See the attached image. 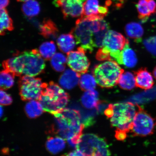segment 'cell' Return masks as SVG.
I'll return each instance as SVG.
<instances>
[{"instance_id":"6da1fadb","label":"cell","mask_w":156,"mask_h":156,"mask_svg":"<svg viewBox=\"0 0 156 156\" xmlns=\"http://www.w3.org/2000/svg\"><path fill=\"white\" fill-rule=\"evenodd\" d=\"M54 115V123L51 133L67 140L70 146L76 147L85 127L80 113L75 109L65 108Z\"/></svg>"},{"instance_id":"7a4b0ae2","label":"cell","mask_w":156,"mask_h":156,"mask_svg":"<svg viewBox=\"0 0 156 156\" xmlns=\"http://www.w3.org/2000/svg\"><path fill=\"white\" fill-rule=\"evenodd\" d=\"M136 112L133 103L127 102L110 104L104 113L116 131L127 133L131 131Z\"/></svg>"},{"instance_id":"3957f363","label":"cell","mask_w":156,"mask_h":156,"mask_svg":"<svg viewBox=\"0 0 156 156\" xmlns=\"http://www.w3.org/2000/svg\"><path fill=\"white\" fill-rule=\"evenodd\" d=\"M69 98V94L61 87L50 81L38 100L45 112L54 115L64 108Z\"/></svg>"},{"instance_id":"277c9868","label":"cell","mask_w":156,"mask_h":156,"mask_svg":"<svg viewBox=\"0 0 156 156\" xmlns=\"http://www.w3.org/2000/svg\"><path fill=\"white\" fill-rule=\"evenodd\" d=\"M97 17L81 16L76 21L75 26L70 33L73 35L79 47L86 52H92L95 46L94 42L95 19Z\"/></svg>"},{"instance_id":"5b68a950","label":"cell","mask_w":156,"mask_h":156,"mask_svg":"<svg viewBox=\"0 0 156 156\" xmlns=\"http://www.w3.org/2000/svg\"><path fill=\"white\" fill-rule=\"evenodd\" d=\"M124 71L117 62L110 60L95 66L93 74L100 87L110 88L118 83L120 75Z\"/></svg>"},{"instance_id":"8992f818","label":"cell","mask_w":156,"mask_h":156,"mask_svg":"<svg viewBox=\"0 0 156 156\" xmlns=\"http://www.w3.org/2000/svg\"><path fill=\"white\" fill-rule=\"evenodd\" d=\"M76 147L85 156H111L109 146L106 140L96 134H83Z\"/></svg>"},{"instance_id":"52a82bcc","label":"cell","mask_w":156,"mask_h":156,"mask_svg":"<svg viewBox=\"0 0 156 156\" xmlns=\"http://www.w3.org/2000/svg\"><path fill=\"white\" fill-rule=\"evenodd\" d=\"M48 84L43 83L40 78L27 75L22 76L19 81L21 99L23 101L39 100Z\"/></svg>"},{"instance_id":"ba28073f","label":"cell","mask_w":156,"mask_h":156,"mask_svg":"<svg viewBox=\"0 0 156 156\" xmlns=\"http://www.w3.org/2000/svg\"><path fill=\"white\" fill-rule=\"evenodd\" d=\"M136 106L138 110L130 131L133 136L142 137L151 135L154 132L156 120L141 107Z\"/></svg>"},{"instance_id":"9c48e42d","label":"cell","mask_w":156,"mask_h":156,"mask_svg":"<svg viewBox=\"0 0 156 156\" xmlns=\"http://www.w3.org/2000/svg\"><path fill=\"white\" fill-rule=\"evenodd\" d=\"M20 53L22 56L23 75L34 77L43 73L45 63L39 51L33 49Z\"/></svg>"},{"instance_id":"30bf717a","label":"cell","mask_w":156,"mask_h":156,"mask_svg":"<svg viewBox=\"0 0 156 156\" xmlns=\"http://www.w3.org/2000/svg\"><path fill=\"white\" fill-rule=\"evenodd\" d=\"M85 52L82 48L79 47L77 51H71L67 54L68 66L81 75L86 73L90 65V62L86 56Z\"/></svg>"},{"instance_id":"8fae6325","label":"cell","mask_w":156,"mask_h":156,"mask_svg":"<svg viewBox=\"0 0 156 156\" xmlns=\"http://www.w3.org/2000/svg\"><path fill=\"white\" fill-rule=\"evenodd\" d=\"M128 41V39L120 33L109 30L103 41V46L101 48L110 55L111 52L122 51Z\"/></svg>"},{"instance_id":"7c38bea8","label":"cell","mask_w":156,"mask_h":156,"mask_svg":"<svg viewBox=\"0 0 156 156\" xmlns=\"http://www.w3.org/2000/svg\"><path fill=\"white\" fill-rule=\"evenodd\" d=\"M87 0H55L54 3L60 7L64 18L80 17L83 15V4Z\"/></svg>"},{"instance_id":"4fadbf2b","label":"cell","mask_w":156,"mask_h":156,"mask_svg":"<svg viewBox=\"0 0 156 156\" xmlns=\"http://www.w3.org/2000/svg\"><path fill=\"white\" fill-rule=\"evenodd\" d=\"M136 86L148 90L153 87L154 81L151 73L145 68H142L135 73Z\"/></svg>"},{"instance_id":"5bb4252c","label":"cell","mask_w":156,"mask_h":156,"mask_svg":"<svg viewBox=\"0 0 156 156\" xmlns=\"http://www.w3.org/2000/svg\"><path fill=\"white\" fill-rule=\"evenodd\" d=\"M81 74L76 73L73 69L66 70L62 74L59 79V83L64 88L71 90L79 83Z\"/></svg>"},{"instance_id":"9a60e30c","label":"cell","mask_w":156,"mask_h":156,"mask_svg":"<svg viewBox=\"0 0 156 156\" xmlns=\"http://www.w3.org/2000/svg\"><path fill=\"white\" fill-rule=\"evenodd\" d=\"M40 34L47 39L55 40L57 38L58 31L55 23L50 19L44 20L40 28Z\"/></svg>"},{"instance_id":"2e32d148","label":"cell","mask_w":156,"mask_h":156,"mask_svg":"<svg viewBox=\"0 0 156 156\" xmlns=\"http://www.w3.org/2000/svg\"><path fill=\"white\" fill-rule=\"evenodd\" d=\"M57 44L62 51L68 53L72 51L75 46V38L72 34H63L58 37Z\"/></svg>"},{"instance_id":"e0dca14e","label":"cell","mask_w":156,"mask_h":156,"mask_svg":"<svg viewBox=\"0 0 156 156\" xmlns=\"http://www.w3.org/2000/svg\"><path fill=\"white\" fill-rule=\"evenodd\" d=\"M81 102L83 106L87 109L96 108L101 103L98 92L94 90L85 91L81 97Z\"/></svg>"},{"instance_id":"ac0fdd59","label":"cell","mask_w":156,"mask_h":156,"mask_svg":"<svg viewBox=\"0 0 156 156\" xmlns=\"http://www.w3.org/2000/svg\"><path fill=\"white\" fill-rule=\"evenodd\" d=\"M46 145L47 150L55 155L63 151L65 147L66 142L61 136H51L48 138Z\"/></svg>"},{"instance_id":"d6986e66","label":"cell","mask_w":156,"mask_h":156,"mask_svg":"<svg viewBox=\"0 0 156 156\" xmlns=\"http://www.w3.org/2000/svg\"><path fill=\"white\" fill-rule=\"evenodd\" d=\"M122 64L128 68H133L137 64V57L135 52L130 48L129 41L122 51Z\"/></svg>"},{"instance_id":"ffe728a7","label":"cell","mask_w":156,"mask_h":156,"mask_svg":"<svg viewBox=\"0 0 156 156\" xmlns=\"http://www.w3.org/2000/svg\"><path fill=\"white\" fill-rule=\"evenodd\" d=\"M100 6L98 0H87L83 4V12L81 16L97 17L104 19L99 14Z\"/></svg>"},{"instance_id":"44dd1931","label":"cell","mask_w":156,"mask_h":156,"mask_svg":"<svg viewBox=\"0 0 156 156\" xmlns=\"http://www.w3.org/2000/svg\"><path fill=\"white\" fill-rule=\"evenodd\" d=\"M125 31L127 35L130 38L139 42L143 36L144 30L139 23L132 22L126 25Z\"/></svg>"},{"instance_id":"7402d4cb","label":"cell","mask_w":156,"mask_h":156,"mask_svg":"<svg viewBox=\"0 0 156 156\" xmlns=\"http://www.w3.org/2000/svg\"><path fill=\"white\" fill-rule=\"evenodd\" d=\"M44 110L40 102L35 100L27 103L25 107L27 115L31 119L36 118L41 116L44 112Z\"/></svg>"},{"instance_id":"603a6c76","label":"cell","mask_w":156,"mask_h":156,"mask_svg":"<svg viewBox=\"0 0 156 156\" xmlns=\"http://www.w3.org/2000/svg\"><path fill=\"white\" fill-rule=\"evenodd\" d=\"M118 83L122 89L131 90L136 86L135 75L130 72L124 71L120 75Z\"/></svg>"},{"instance_id":"cb8c5ba5","label":"cell","mask_w":156,"mask_h":156,"mask_svg":"<svg viewBox=\"0 0 156 156\" xmlns=\"http://www.w3.org/2000/svg\"><path fill=\"white\" fill-rule=\"evenodd\" d=\"M21 9L26 16L32 17L40 13V7L38 2L36 0H28L23 4Z\"/></svg>"},{"instance_id":"d4e9b609","label":"cell","mask_w":156,"mask_h":156,"mask_svg":"<svg viewBox=\"0 0 156 156\" xmlns=\"http://www.w3.org/2000/svg\"><path fill=\"white\" fill-rule=\"evenodd\" d=\"M0 19V34L1 36H3L5 34V31H12L14 29L13 21L5 9H1Z\"/></svg>"},{"instance_id":"484cf974","label":"cell","mask_w":156,"mask_h":156,"mask_svg":"<svg viewBox=\"0 0 156 156\" xmlns=\"http://www.w3.org/2000/svg\"><path fill=\"white\" fill-rule=\"evenodd\" d=\"M97 83L94 76L86 73L81 76L79 82L80 87L82 90L84 91L94 90L96 87Z\"/></svg>"},{"instance_id":"4316f807","label":"cell","mask_w":156,"mask_h":156,"mask_svg":"<svg viewBox=\"0 0 156 156\" xmlns=\"http://www.w3.org/2000/svg\"><path fill=\"white\" fill-rule=\"evenodd\" d=\"M56 47L54 42H46L43 43L39 48V52L45 60H48L51 58L55 54Z\"/></svg>"},{"instance_id":"83f0119b","label":"cell","mask_w":156,"mask_h":156,"mask_svg":"<svg viewBox=\"0 0 156 156\" xmlns=\"http://www.w3.org/2000/svg\"><path fill=\"white\" fill-rule=\"evenodd\" d=\"M67 62V58L63 54L56 53L51 58V64L55 71L60 73L65 70Z\"/></svg>"},{"instance_id":"f1b7e54d","label":"cell","mask_w":156,"mask_h":156,"mask_svg":"<svg viewBox=\"0 0 156 156\" xmlns=\"http://www.w3.org/2000/svg\"><path fill=\"white\" fill-rule=\"evenodd\" d=\"M136 7L138 13V18L142 21L147 20L152 15L147 0H139Z\"/></svg>"},{"instance_id":"f546056e","label":"cell","mask_w":156,"mask_h":156,"mask_svg":"<svg viewBox=\"0 0 156 156\" xmlns=\"http://www.w3.org/2000/svg\"><path fill=\"white\" fill-rule=\"evenodd\" d=\"M15 76L10 72L5 70L1 73V89L6 90L10 88L14 84Z\"/></svg>"},{"instance_id":"4dcf8cb0","label":"cell","mask_w":156,"mask_h":156,"mask_svg":"<svg viewBox=\"0 0 156 156\" xmlns=\"http://www.w3.org/2000/svg\"><path fill=\"white\" fill-rule=\"evenodd\" d=\"M144 44L148 51L156 56V36L146 39Z\"/></svg>"},{"instance_id":"1f68e13d","label":"cell","mask_w":156,"mask_h":156,"mask_svg":"<svg viewBox=\"0 0 156 156\" xmlns=\"http://www.w3.org/2000/svg\"><path fill=\"white\" fill-rule=\"evenodd\" d=\"M1 98L0 103L1 105L7 106L11 105L12 102V99L11 95L5 92L4 90L1 89Z\"/></svg>"},{"instance_id":"d6a6232c","label":"cell","mask_w":156,"mask_h":156,"mask_svg":"<svg viewBox=\"0 0 156 156\" xmlns=\"http://www.w3.org/2000/svg\"><path fill=\"white\" fill-rule=\"evenodd\" d=\"M150 10L152 15L156 13V2L155 0H147Z\"/></svg>"},{"instance_id":"836d02e7","label":"cell","mask_w":156,"mask_h":156,"mask_svg":"<svg viewBox=\"0 0 156 156\" xmlns=\"http://www.w3.org/2000/svg\"><path fill=\"white\" fill-rule=\"evenodd\" d=\"M61 156H85L79 150H75L69 153L64 154Z\"/></svg>"},{"instance_id":"e575fe53","label":"cell","mask_w":156,"mask_h":156,"mask_svg":"<svg viewBox=\"0 0 156 156\" xmlns=\"http://www.w3.org/2000/svg\"><path fill=\"white\" fill-rule=\"evenodd\" d=\"M115 136L117 140L120 141H123L126 138L127 133L123 132L115 131Z\"/></svg>"},{"instance_id":"d590c367","label":"cell","mask_w":156,"mask_h":156,"mask_svg":"<svg viewBox=\"0 0 156 156\" xmlns=\"http://www.w3.org/2000/svg\"><path fill=\"white\" fill-rule=\"evenodd\" d=\"M9 0H1L0 8L1 9H5L9 5Z\"/></svg>"},{"instance_id":"8d00e7d4","label":"cell","mask_w":156,"mask_h":156,"mask_svg":"<svg viewBox=\"0 0 156 156\" xmlns=\"http://www.w3.org/2000/svg\"><path fill=\"white\" fill-rule=\"evenodd\" d=\"M110 1L111 2L112 1L115 2L116 3V5L117 6L119 7L121 6L122 4H123L126 0H110Z\"/></svg>"},{"instance_id":"74e56055","label":"cell","mask_w":156,"mask_h":156,"mask_svg":"<svg viewBox=\"0 0 156 156\" xmlns=\"http://www.w3.org/2000/svg\"><path fill=\"white\" fill-rule=\"evenodd\" d=\"M153 74L156 80V66L154 69Z\"/></svg>"},{"instance_id":"f35d334b","label":"cell","mask_w":156,"mask_h":156,"mask_svg":"<svg viewBox=\"0 0 156 156\" xmlns=\"http://www.w3.org/2000/svg\"><path fill=\"white\" fill-rule=\"evenodd\" d=\"M18 2H25L28 1V0H16Z\"/></svg>"},{"instance_id":"ab89813d","label":"cell","mask_w":156,"mask_h":156,"mask_svg":"<svg viewBox=\"0 0 156 156\" xmlns=\"http://www.w3.org/2000/svg\"><path fill=\"white\" fill-rule=\"evenodd\" d=\"M1 117H2V114H3V110L2 108V106H1Z\"/></svg>"}]
</instances>
